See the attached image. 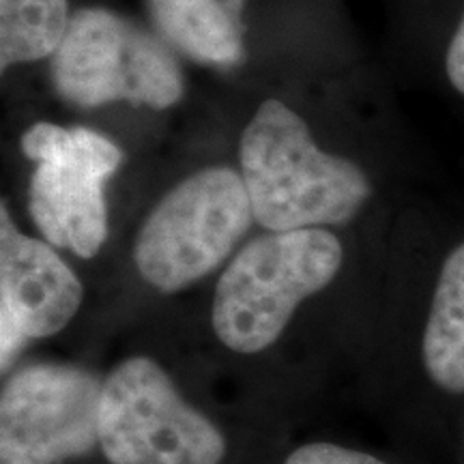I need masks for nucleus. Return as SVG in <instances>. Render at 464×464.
Instances as JSON below:
<instances>
[{
	"label": "nucleus",
	"mask_w": 464,
	"mask_h": 464,
	"mask_svg": "<svg viewBox=\"0 0 464 464\" xmlns=\"http://www.w3.org/2000/svg\"><path fill=\"white\" fill-rule=\"evenodd\" d=\"M239 158L254 219L271 232L346 224L372 194L355 161L318 149L305 121L277 100L260 103Z\"/></svg>",
	"instance_id": "obj_1"
},
{
	"label": "nucleus",
	"mask_w": 464,
	"mask_h": 464,
	"mask_svg": "<svg viewBox=\"0 0 464 464\" xmlns=\"http://www.w3.org/2000/svg\"><path fill=\"white\" fill-rule=\"evenodd\" d=\"M342 246L332 232L304 228L249 241L219 277L211 321L232 351L252 355L280 338L301 301L338 276Z\"/></svg>",
	"instance_id": "obj_2"
},
{
	"label": "nucleus",
	"mask_w": 464,
	"mask_h": 464,
	"mask_svg": "<svg viewBox=\"0 0 464 464\" xmlns=\"http://www.w3.org/2000/svg\"><path fill=\"white\" fill-rule=\"evenodd\" d=\"M254 219L243 177L205 168L179 183L138 232L133 260L150 286L177 293L218 269Z\"/></svg>",
	"instance_id": "obj_3"
},
{
	"label": "nucleus",
	"mask_w": 464,
	"mask_h": 464,
	"mask_svg": "<svg viewBox=\"0 0 464 464\" xmlns=\"http://www.w3.org/2000/svg\"><path fill=\"white\" fill-rule=\"evenodd\" d=\"M52 61L58 95L80 108L130 102L166 110L181 100L183 75L153 34L108 9H80Z\"/></svg>",
	"instance_id": "obj_4"
},
{
	"label": "nucleus",
	"mask_w": 464,
	"mask_h": 464,
	"mask_svg": "<svg viewBox=\"0 0 464 464\" xmlns=\"http://www.w3.org/2000/svg\"><path fill=\"white\" fill-rule=\"evenodd\" d=\"M97 432L110 464H219L226 454L222 432L147 357L116 365L102 385Z\"/></svg>",
	"instance_id": "obj_5"
},
{
	"label": "nucleus",
	"mask_w": 464,
	"mask_h": 464,
	"mask_svg": "<svg viewBox=\"0 0 464 464\" xmlns=\"http://www.w3.org/2000/svg\"><path fill=\"white\" fill-rule=\"evenodd\" d=\"M22 150L37 161L28 211L39 232L52 246L95 256L108 237L103 181L123 161L121 149L86 127L34 123L22 136Z\"/></svg>",
	"instance_id": "obj_6"
},
{
	"label": "nucleus",
	"mask_w": 464,
	"mask_h": 464,
	"mask_svg": "<svg viewBox=\"0 0 464 464\" xmlns=\"http://www.w3.org/2000/svg\"><path fill=\"white\" fill-rule=\"evenodd\" d=\"M102 385L73 365H28L0 398V464H58L100 443Z\"/></svg>",
	"instance_id": "obj_7"
},
{
	"label": "nucleus",
	"mask_w": 464,
	"mask_h": 464,
	"mask_svg": "<svg viewBox=\"0 0 464 464\" xmlns=\"http://www.w3.org/2000/svg\"><path fill=\"white\" fill-rule=\"evenodd\" d=\"M82 304V284L44 241L15 228L0 207V348L3 368L31 338H48L72 321Z\"/></svg>",
	"instance_id": "obj_8"
},
{
	"label": "nucleus",
	"mask_w": 464,
	"mask_h": 464,
	"mask_svg": "<svg viewBox=\"0 0 464 464\" xmlns=\"http://www.w3.org/2000/svg\"><path fill=\"white\" fill-rule=\"evenodd\" d=\"M246 0H147L161 37L205 65L230 67L243 56Z\"/></svg>",
	"instance_id": "obj_9"
},
{
	"label": "nucleus",
	"mask_w": 464,
	"mask_h": 464,
	"mask_svg": "<svg viewBox=\"0 0 464 464\" xmlns=\"http://www.w3.org/2000/svg\"><path fill=\"white\" fill-rule=\"evenodd\" d=\"M423 368L434 385L464 393V243L445 258L421 338Z\"/></svg>",
	"instance_id": "obj_10"
},
{
	"label": "nucleus",
	"mask_w": 464,
	"mask_h": 464,
	"mask_svg": "<svg viewBox=\"0 0 464 464\" xmlns=\"http://www.w3.org/2000/svg\"><path fill=\"white\" fill-rule=\"evenodd\" d=\"M69 24L67 0H0V67L54 56Z\"/></svg>",
	"instance_id": "obj_11"
},
{
	"label": "nucleus",
	"mask_w": 464,
	"mask_h": 464,
	"mask_svg": "<svg viewBox=\"0 0 464 464\" xmlns=\"http://www.w3.org/2000/svg\"><path fill=\"white\" fill-rule=\"evenodd\" d=\"M286 464H387L365 451L340 448L332 443H310L295 450Z\"/></svg>",
	"instance_id": "obj_12"
},
{
	"label": "nucleus",
	"mask_w": 464,
	"mask_h": 464,
	"mask_svg": "<svg viewBox=\"0 0 464 464\" xmlns=\"http://www.w3.org/2000/svg\"><path fill=\"white\" fill-rule=\"evenodd\" d=\"M445 72H448L451 86L464 95V14L450 42L448 56H445Z\"/></svg>",
	"instance_id": "obj_13"
}]
</instances>
